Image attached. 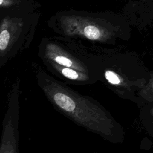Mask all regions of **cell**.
<instances>
[{"mask_svg":"<svg viewBox=\"0 0 153 153\" xmlns=\"http://www.w3.org/2000/svg\"><path fill=\"white\" fill-rule=\"evenodd\" d=\"M38 86L51 105L73 122L111 143H119L123 130L100 103L45 72L37 74Z\"/></svg>","mask_w":153,"mask_h":153,"instance_id":"1","label":"cell"},{"mask_svg":"<svg viewBox=\"0 0 153 153\" xmlns=\"http://www.w3.org/2000/svg\"><path fill=\"white\" fill-rule=\"evenodd\" d=\"M139 93L145 100L153 103V72L151 74L148 82L140 88Z\"/></svg>","mask_w":153,"mask_h":153,"instance_id":"2","label":"cell"},{"mask_svg":"<svg viewBox=\"0 0 153 153\" xmlns=\"http://www.w3.org/2000/svg\"><path fill=\"white\" fill-rule=\"evenodd\" d=\"M84 33L85 36L91 40H95L99 38L100 36L99 30L95 26L89 25L84 28Z\"/></svg>","mask_w":153,"mask_h":153,"instance_id":"3","label":"cell"},{"mask_svg":"<svg viewBox=\"0 0 153 153\" xmlns=\"http://www.w3.org/2000/svg\"><path fill=\"white\" fill-rule=\"evenodd\" d=\"M10 39V33L6 30H4L0 34V49L1 51L5 50L8 44Z\"/></svg>","mask_w":153,"mask_h":153,"instance_id":"4","label":"cell"},{"mask_svg":"<svg viewBox=\"0 0 153 153\" xmlns=\"http://www.w3.org/2000/svg\"><path fill=\"white\" fill-rule=\"evenodd\" d=\"M150 114L153 116V108L151 109V111H150Z\"/></svg>","mask_w":153,"mask_h":153,"instance_id":"5","label":"cell"},{"mask_svg":"<svg viewBox=\"0 0 153 153\" xmlns=\"http://www.w3.org/2000/svg\"><path fill=\"white\" fill-rule=\"evenodd\" d=\"M2 2H3V0H0V4L1 5L2 4Z\"/></svg>","mask_w":153,"mask_h":153,"instance_id":"6","label":"cell"},{"mask_svg":"<svg viewBox=\"0 0 153 153\" xmlns=\"http://www.w3.org/2000/svg\"><path fill=\"white\" fill-rule=\"evenodd\" d=\"M152 127H153V122L152 123Z\"/></svg>","mask_w":153,"mask_h":153,"instance_id":"7","label":"cell"},{"mask_svg":"<svg viewBox=\"0 0 153 153\" xmlns=\"http://www.w3.org/2000/svg\"><path fill=\"white\" fill-rule=\"evenodd\" d=\"M93 153H96V152H93Z\"/></svg>","mask_w":153,"mask_h":153,"instance_id":"8","label":"cell"}]
</instances>
